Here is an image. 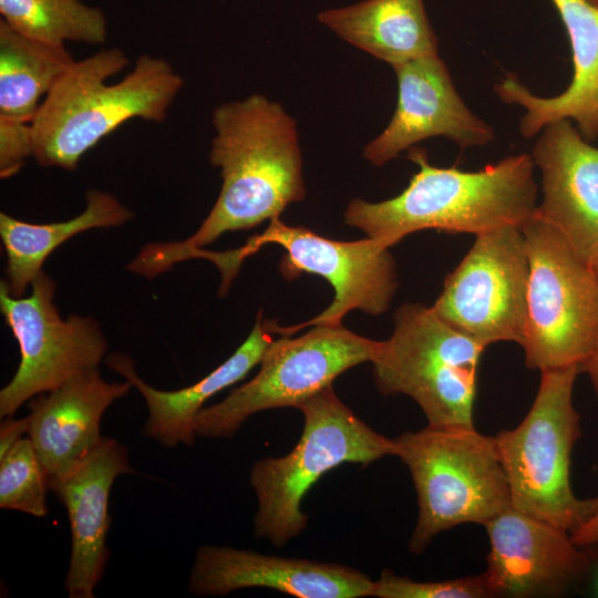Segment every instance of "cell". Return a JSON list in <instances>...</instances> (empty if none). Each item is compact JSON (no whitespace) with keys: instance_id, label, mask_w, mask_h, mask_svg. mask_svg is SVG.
Returning <instances> with one entry per match:
<instances>
[{"instance_id":"d6a6232c","label":"cell","mask_w":598,"mask_h":598,"mask_svg":"<svg viewBox=\"0 0 598 598\" xmlns=\"http://www.w3.org/2000/svg\"><path fill=\"white\" fill-rule=\"evenodd\" d=\"M586 1L592 4L594 7L598 8V0H586Z\"/></svg>"},{"instance_id":"4dcf8cb0","label":"cell","mask_w":598,"mask_h":598,"mask_svg":"<svg viewBox=\"0 0 598 598\" xmlns=\"http://www.w3.org/2000/svg\"><path fill=\"white\" fill-rule=\"evenodd\" d=\"M580 372L588 374L592 390L598 398V347L589 360L581 365Z\"/></svg>"},{"instance_id":"2e32d148","label":"cell","mask_w":598,"mask_h":598,"mask_svg":"<svg viewBox=\"0 0 598 598\" xmlns=\"http://www.w3.org/2000/svg\"><path fill=\"white\" fill-rule=\"evenodd\" d=\"M532 158L542 172L535 214L586 261L598 254V148L569 120L547 124Z\"/></svg>"},{"instance_id":"d4e9b609","label":"cell","mask_w":598,"mask_h":598,"mask_svg":"<svg viewBox=\"0 0 598 598\" xmlns=\"http://www.w3.org/2000/svg\"><path fill=\"white\" fill-rule=\"evenodd\" d=\"M48 489L47 476L31 440L20 439L0 457V508L44 517Z\"/></svg>"},{"instance_id":"4316f807","label":"cell","mask_w":598,"mask_h":598,"mask_svg":"<svg viewBox=\"0 0 598 598\" xmlns=\"http://www.w3.org/2000/svg\"><path fill=\"white\" fill-rule=\"evenodd\" d=\"M30 157H33L31 123L0 116V177L14 176Z\"/></svg>"},{"instance_id":"f546056e","label":"cell","mask_w":598,"mask_h":598,"mask_svg":"<svg viewBox=\"0 0 598 598\" xmlns=\"http://www.w3.org/2000/svg\"><path fill=\"white\" fill-rule=\"evenodd\" d=\"M594 504L588 517L570 533L577 546L598 543V496L592 497Z\"/></svg>"},{"instance_id":"9a60e30c","label":"cell","mask_w":598,"mask_h":598,"mask_svg":"<svg viewBox=\"0 0 598 598\" xmlns=\"http://www.w3.org/2000/svg\"><path fill=\"white\" fill-rule=\"evenodd\" d=\"M250 587L271 588L298 598L373 597L375 581L336 563L264 555L206 545L197 549L188 588L195 596H224Z\"/></svg>"},{"instance_id":"5b68a950","label":"cell","mask_w":598,"mask_h":598,"mask_svg":"<svg viewBox=\"0 0 598 598\" xmlns=\"http://www.w3.org/2000/svg\"><path fill=\"white\" fill-rule=\"evenodd\" d=\"M393 440L417 495L411 553L422 554L440 533L466 523L484 525L511 506L495 435L474 426L427 424Z\"/></svg>"},{"instance_id":"484cf974","label":"cell","mask_w":598,"mask_h":598,"mask_svg":"<svg viewBox=\"0 0 598 598\" xmlns=\"http://www.w3.org/2000/svg\"><path fill=\"white\" fill-rule=\"evenodd\" d=\"M378 598H491L484 573L440 581H416L384 568L375 581Z\"/></svg>"},{"instance_id":"6da1fadb","label":"cell","mask_w":598,"mask_h":598,"mask_svg":"<svg viewBox=\"0 0 598 598\" xmlns=\"http://www.w3.org/2000/svg\"><path fill=\"white\" fill-rule=\"evenodd\" d=\"M212 121L209 161L223 179L215 205L190 237L144 246L127 266L132 272L153 278L224 233L280 217L305 198L297 123L281 104L251 94L220 104Z\"/></svg>"},{"instance_id":"603a6c76","label":"cell","mask_w":598,"mask_h":598,"mask_svg":"<svg viewBox=\"0 0 598 598\" xmlns=\"http://www.w3.org/2000/svg\"><path fill=\"white\" fill-rule=\"evenodd\" d=\"M74 62L65 47L28 38L0 20V116L31 123Z\"/></svg>"},{"instance_id":"1f68e13d","label":"cell","mask_w":598,"mask_h":598,"mask_svg":"<svg viewBox=\"0 0 598 598\" xmlns=\"http://www.w3.org/2000/svg\"><path fill=\"white\" fill-rule=\"evenodd\" d=\"M592 270L598 276V254H596L589 261Z\"/></svg>"},{"instance_id":"7a4b0ae2","label":"cell","mask_w":598,"mask_h":598,"mask_svg":"<svg viewBox=\"0 0 598 598\" xmlns=\"http://www.w3.org/2000/svg\"><path fill=\"white\" fill-rule=\"evenodd\" d=\"M419 166L395 197L372 203L351 199L344 223L388 248L425 229L480 235L504 226L522 227L536 212L532 155H511L476 172L437 167L424 148L408 150Z\"/></svg>"},{"instance_id":"ba28073f","label":"cell","mask_w":598,"mask_h":598,"mask_svg":"<svg viewBox=\"0 0 598 598\" xmlns=\"http://www.w3.org/2000/svg\"><path fill=\"white\" fill-rule=\"evenodd\" d=\"M529 264L522 348L528 369L581 365L598 347V276L564 236L533 215L522 227Z\"/></svg>"},{"instance_id":"4fadbf2b","label":"cell","mask_w":598,"mask_h":598,"mask_svg":"<svg viewBox=\"0 0 598 598\" xmlns=\"http://www.w3.org/2000/svg\"><path fill=\"white\" fill-rule=\"evenodd\" d=\"M483 526L491 545L484 574L492 597H564L580 591L585 556L569 532L513 506Z\"/></svg>"},{"instance_id":"3957f363","label":"cell","mask_w":598,"mask_h":598,"mask_svg":"<svg viewBox=\"0 0 598 598\" xmlns=\"http://www.w3.org/2000/svg\"><path fill=\"white\" fill-rule=\"evenodd\" d=\"M128 64L120 48L74 61L47 94L31 122L40 166L74 171L81 157L123 123H161L184 86L169 62L143 54L120 82L106 81Z\"/></svg>"},{"instance_id":"cb8c5ba5","label":"cell","mask_w":598,"mask_h":598,"mask_svg":"<svg viewBox=\"0 0 598 598\" xmlns=\"http://www.w3.org/2000/svg\"><path fill=\"white\" fill-rule=\"evenodd\" d=\"M0 14L14 31L53 47L102 44L107 35L104 12L80 0H0Z\"/></svg>"},{"instance_id":"9c48e42d","label":"cell","mask_w":598,"mask_h":598,"mask_svg":"<svg viewBox=\"0 0 598 598\" xmlns=\"http://www.w3.org/2000/svg\"><path fill=\"white\" fill-rule=\"evenodd\" d=\"M381 341L357 334L342 324H317L297 338L281 336L265 351L258 373L217 404L196 415V435L231 437L252 414L298 405L332 385L347 370L372 362Z\"/></svg>"},{"instance_id":"ac0fdd59","label":"cell","mask_w":598,"mask_h":598,"mask_svg":"<svg viewBox=\"0 0 598 598\" xmlns=\"http://www.w3.org/2000/svg\"><path fill=\"white\" fill-rule=\"evenodd\" d=\"M132 388L127 380L105 381L94 368L30 400L28 437L48 483L70 471L101 442L104 412Z\"/></svg>"},{"instance_id":"7402d4cb","label":"cell","mask_w":598,"mask_h":598,"mask_svg":"<svg viewBox=\"0 0 598 598\" xmlns=\"http://www.w3.org/2000/svg\"><path fill=\"white\" fill-rule=\"evenodd\" d=\"M85 200L81 214L58 223H27L0 213V236L7 257L4 281L13 297H22L43 272L45 259L63 243L93 228L121 226L134 216L114 195L100 189L87 190Z\"/></svg>"},{"instance_id":"8992f818","label":"cell","mask_w":598,"mask_h":598,"mask_svg":"<svg viewBox=\"0 0 598 598\" xmlns=\"http://www.w3.org/2000/svg\"><path fill=\"white\" fill-rule=\"evenodd\" d=\"M577 365L540 372L535 400L524 420L495 435L511 506L569 533L590 514L594 498L581 499L570 484V461L581 436L573 402Z\"/></svg>"},{"instance_id":"83f0119b","label":"cell","mask_w":598,"mask_h":598,"mask_svg":"<svg viewBox=\"0 0 598 598\" xmlns=\"http://www.w3.org/2000/svg\"><path fill=\"white\" fill-rule=\"evenodd\" d=\"M580 547L585 556V573L580 591L598 598V543Z\"/></svg>"},{"instance_id":"30bf717a","label":"cell","mask_w":598,"mask_h":598,"mask_svg":"<svg viewBox=\"0 0 598 598\" xmlns=\"http://www.w3.org/2000/svg\"><path fill=\"white\" fill-rule=\"evenodd\" d=\"M276 244L285 249L279 265L281 275L293 280L302 274L318 275L333 288L331 305L317 317L299 326L274 324L276 334L290 337L317 324L340 326L352 310L380 316L396 291L395 262L389 248L367 237L340 241L323 237L302 226H289L275 217L268 227L238 249L220 252L224 274L234 278L244 259L261 246Z\"/></svg>"},{"instance_id":"f1b7e54d","label":"cell","mask_w":598,"mask_h":598,"mask_svg":"<svg viewBox=\"0 0 598 598\" xmlns=\"http://www.w3.org/2000/svg\"><path fill=\"white\" fill-rule=\"evenodd\" d=\"M29 431L28 416L13 419L7 416L2 419L0 425V457L3 456L20 439Z\"/></svg>"},{"instance_id":"ffe728a7","label":"cell","mask_w":598,"mask_h":598,"mask_svg":"<svg viewBox=\"0 0 598 598\" xmlns=\"http://www.w3.org/2000/svg\"><path fill=\"white\" fill-rule=\"evenodd\" d=\"M259 311L254 328L240 347L219 367L196 383L173 391L155 389L135 371L133 360L125 353H112L107 365L136 388L146 402L148 419L143 434L165 447L178 444L190 446L195 442L194 422L204 403L244 379L257 365L274 341V323Z\"/></svg>"},{"instance_id":"d6986e66","label":"cell","mask_w":598,"mask_h":598,"mask_svg":"<svg viewBox=\"0 0 598 598\" xmlns=\"http://www.w3.org/2000/svg\"><path fill=\"white\" fill-rule=\"evenodd\" d=\"M567 31L573 59V79L564 92L543 97L529 92L515 74L494 85L507 104L526 110L519 131L534 137L549 123L573 120L588 142L598 137V8L586 0H550Z\"/></svg>"},{"instance_id":"7c38bea8","label":"cell","mask_w":598,"mask_h":598,"mask_svg":"<svg viewBox=\"0 0 598 598\" xmlns=\"http://www.w3.org/2000/svg\"><path fill=\"white\" fill-rule=\"evenodd\" d=\"M529 264L520 227L476 235L446 277L431 307L445 322L483 347L499 341L522 346L527 318Z\"/></svg>"},{"instance_id":"277c9868","label":"cell","mask_w":598,"mask_h":598,"mask_svg":"<svg viewBox=\"0 0 598 598\" xmlns=\"http://www.w3.org/2000/svg\"><path fill=\"white\" fill-rule=\"evenodd\" d=\"M303 430L299 442L281 457L254 463L249 483L258 501L254 532L276 547L286 545L307 527L301 509L309 489L327 472L344 464L367 466L395 456L394 440L369 426L329 385L301 402Z\"/></svg>"},{"instance_id":"44dd1931","label":"cell","mask_w":598,"mask_h":598,"mask_svg":"<svg viewBox=\"0 0 598 598\" xmlns=\"http://www.w3.org/2000/svg\"><path fill=\"white\" fill-rule=\"evenodd\" d=\"M318 21L391 66L439 53L423 0H363L323 10Z\"/></svg>"},{"instance_id":"5bb4252c","label":"cell","mask_w":598,"mask_h":598,"mask_svg":"<svg viewBox=\"0 0 598 598\" xmlns=\"http://www.w3.org/2000/svg\"><path fill=\"white\" fill-rule=\"evenodd\" d=\"M398 102L386 127L363 148V157L380 167L416 143L443 136L462 148L485 146L494 128L464 103L439 53L392 66Z\"/></svg>"},{"instance_id":"8fae6325","label":"cell","mask_w":598,"mask_h":598,"mask_svg":"<svg viewBox=\"0 0 598 598\" xmlns=\"http://www.w3.org/2000/svg\"><path fill=\"white\" fill-rule=\"evenodd\" d=\"M55 281L42 272L28 297H13L0 282V310L20 350L11 381L0 391V417L13 415L38 394L49 392L76 374L97 368L107 341L92 317L63 319L53 302Z\"/></svg>"},{"instance_id":"e0dca14e","label":"cell","mask_w":598,"mask_h":598,"mask_svg":"<svg viewBox=\"0 0 598 598\" xmlns=\"http://www.w3.org/2000/svg\"><path fill=\"white\" fill-rule=\"evenodd\" d=\"M134 473L127 447L115 439L101 442L75 466L48 483L68 512L72 548L65 577L70 598H94L110 555L109 498L117 476Z\"/></svg>"},{"instance_id":"52a82bcc","label":"cell","mask_w":598,"mask_h":598,"mask_svg":"<svg viewBox=\"0 0 598 598\" xmlns=\"http://www.w3.org/2000/svg\"><path fill=\"white\" fill-rule=\"evenodd\" d=\"M381 341L373 379L384 395L411 398L432 426H474L477 372L485 349L442 320L432 308L406 302Z\"/></svg>"}]
</instances>
